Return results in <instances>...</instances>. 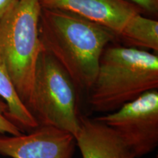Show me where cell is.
I'll use <instances>...</instances> for the list:
<instances>
[{
	"label": "cell",
	"mask_w": 158,
	"mask_h": 158,
	"mask_svg": "<svg viewBox=\"0 0 158 158\" xmlns=\"http://www.w3.org/2000/svg\"><path fill=\"white\" fill-rule=\"evenodd\" d=\"M8 112L7 105L0 98V134L11 135H19L24 133L7 118Z\"/></svg>",
	"instance_id": "11"
},
{
	"label": "cell",
	"mask_w": 158,
	"mask_h": 158,
	"mask_svg": "<svg viewBox=\"0 0 158 158\" xmlns=\"http://www.w3.org/2000/svg\"><path fill=\"white\" fill-rule=\"evenodd\" d=\"M78 89L64 68L44 48L35 70L29 110L38 126H51L76 137L81 128Z\"/></svg>",
	"instance_id": "4"
},
{
	"label": "cell",
	"mask_w": 158,
	"mask_h": 158,
	"mask_svg": "<svg viewBox=\"0 0 158 158\" xmlns=\"http://www.w3.org/2000/svg\"><path fill=\"white\" fill-rule=\"evenodd\" d=\"M131 48L158 52V21L143 16L141 13L132 15L117 35Z\"/></svg>",
	"instance_id": "10"
},
{
	"label": "cell",
	"mask_w": 158,
	"mask_h": 158,
	"mask_svg": "<svg viewBox=\"0 0 158 158\" xmlns=\"http://www.w3.org/2000/svg\"><path fill=\"white\" fill-rule=\"evenodd\" d=\"M76 140L83 158H135L115 132L95 118L81 116Z\"/></svg>",
	"instance_id": "8"
},
{
	"label": "cell",
	"mask_w": 158,
	"mask_h": 158,
	"mask_svg": "<svg viewBox=\"0 0 158 158\" xmlns=\"http://www.w3.org/2000/svg\"><path fill=\"white\" fill-rule=\"evenodd\" d=\"M75 136L51 126H38L19 135L0 134V155L11 158H73Z\"/></svg>",
	"instance_id": "6"
},
{
	"label": "cell",
	"mask_w": 158,
	"mask_h": 158,
	"mask_svg": "<svg viewBox=\"0 0 158 158\" xmlns=\"http://www.w3.org/2000/svg\"><path fill=\"white\" fill-rule=\"evenodd\" d=\"M113 130L135 158L158 146V91H149L111 113L95 118Z\"/></svg>",
	"instance_id": "5"
},
{
	"label": "cell",
	"mask_w": 158,
	"mask_h": 158,
	"mask_svg": "<svg viewBox=\"0 0 158 158\" xmlns=\"http://www.w3.org/2000/svg\"><path fill=\"white\" fill-rule=\"evenodd\" d=\"M135 4L142 10H145L152 14L158 13V0H127Z\"/></svg>",
	"instance_id": "12"
},
{
	"label": "cell",
	"mask_w": 158,
	"mask_h": 158,
	"mask_svg": "<svg viewBox=\"0 0 158 158\" xmlns=\"http://www.w3.org/2000/svg\"><path fill=\"white\" fill-rule=\"evenodd\" d=\"M41 10L39 0H19L0 18V54L20 99L28 109L37 63L43 49L39 32Z\"/></svg>",
	"instance_id": "3"
},
{
	"label": "cell",
	"mask_w": 158,
	"mask_h": 158,
	"mask_svg": "<svg viewBox=\"0 0 158 158\" xmlns=\"http://www.w3.org/2000/svg\"><path fill=\"white\" fill-rule=\"evenodd\" d=\"M157 89V54L131 47L107 46L87 93L88 102L94 111L108 114Z\"/></svg>",
	"instance_id": "2"
},
{
	"label": "cell",
	"mask_w": 158,
	"mask_h": 158,
	"mask_svg": "<svg viewBox=\"0 0 158 158\" xmlns=\"http://www.w3.org/2000/svg\"><path fill=\"white\" fill-rule=\"evenodd\" d=\"M19 0H0V18L13 8Z\"/></svg>",
	"instance_id": "13"
},
{
	"label": "cell",
	"mask_w": 158,
	"mask_h": 158,
	"mask_svg": "<svg viewBox=\"0 0 158 158\" xmlns=\"http://www.w3.org/2000/svg\"><path fill=\"white\" fill-rule=\"evenodd\" d=\"M44 9L72 13L111 31L117 36L126 21L142 10L127 0H39Z\"/></svg>",
	"instance_id": "7"
},
{
	"label": "cell",
	"mask_w": 158,
	"mask_h": 158,
	"mask_svg": "<svg viewBox=\"0 0 158 158\" xmlns=\"http://www.w3.org/2000/svg\"><path fill=\"white\" fill-rule=\"evenodd\" d=\"M39 32L43 48L64 68L78 91L87 94L102 52L115 39V34L72 13L44 8Z\"/></svg>",
	"instance_id": "1"
},
{
	"label": "cell",
	"mask_w": 158,
	"mask_h": 158,
	"mask_svg": "<svg viewBox=\"0 0 158 158\" xmlns=\"http://www.w3.org/2000/svg\"><path fill=\"white\" fill-rule=\"evenodd\" d=\"M0 98L8 107L7 116L23 133H29L38 124L20 99L13 81L0 54Z\"/></svg>",
	"instance_id": "9"
}]
</instances>
